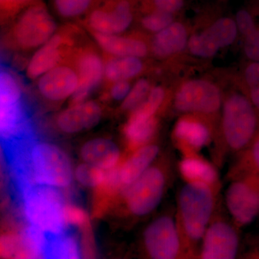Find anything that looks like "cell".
I'll return each mask as SVG.
<instances>
[{"label":"cell","mask_w":259,"mask_h":259,"mask_svg":"<svg viewBox=\"0 0 259 259\" xmlns=\"http://www.w3.org/2000/svg\"><path fill=\"white\" fill-rule=\"evenodd\" d=\"M218 187L186 182L177 196V218L182 236L191 243L202 241L215 215Z\"/></svg>","instance_id":"obj_1"},{"label":"cell","mask_w":259,"mask_h":259,"mask_svg":"<svg viewBox=\"0 0 259 259\" xmlns=\"http://www.w3.org/2000/svg\"><path fill=\"white\" fill-rule=\"evenodd\" d=\"M221 132L227 151L240 154L259 131V112L245 92H233L223 99Z\"/></svg>","instance_id":"obj_2"},{"label":"cell","mask_w":259,"mask_h":259,"mask_svg":"<svg viewBox=\"0 0 259 259\" xmlns=\"http://www.w3.org/2000/svg\"><path fill=\"white\" fill-rule=\"evenodd\" d=\"M27 168L33 185H46L62 189L69 187L74 178L71 159L64 150L50 143L37 141L29 143L26 151Z\"/></svg>","instance_id":"obj_3"},{"label":"cell","mask_w":259,"mask_h":259,"mask_svg":"<svg viewBox=\"0 0 259 259\" xmlns=\"http://www.w3.org/2000/svg\"><path fill=\"white\" fill-rule=\"evenodd\" d=\"M60 189L46 185H33L20 197L29 225L46 234H59L66 231L65 210L67 202Z\"/></svg>","instance_id":"obj_4"},{"label":"cell","mask_w":259,"mask_h":259,"mask_svg":"<svg viewBox=\"0 0 259 259\" xmlns=\"http://www.w3.org/2000/svg\"><path fill=\"white\" fill-rule=\"evenodd\" d=\"M0 132L2 142L33 135L23 87L15 73L5 67L0 71Z\"/></svg>","instance_id":"obj_5"},{"label":"cell","mask_w":259,"mask_h":259,"mask_svg":"<svg viewBox=\"0 0 259 259\" xmlns=\"http://www.w3.org/2000/svg\"><path fill=\"white\" fill-rule=\"evenodd\" d=\"M57 30V24L42 3L32 5L20 15L11 28L7 41L20 51L38 49L49 41Z\"/></svg>","instance_id":"obj_6"},{"label":"cell","mask_w":259,"mask_h":259,"mask_svg":"<svg viewBox=\"0 0 259 259\" xmlns=\"http://www.w3.org/2000/svg\"><path fill=\"white\" fill-rule=\"evenodd\" d=\"M168 185L164 167L152 165L122 193L124 204L130 214L144 217L161 203Z\"/></svg>","instance_id":"obj_7"},{"label":"cell","mask_w":259,"mask_h":259,"mask_svg":"<svg viewBox=\"0 0 259 259\" xmlns=\"http://www.w3.org/2000/svg\"><path fill=\"white\" fill-rule=\"evenodd\" d=\"M223 99L216 83L207 79H191L177 90L174 105L181 113L210 117L222 108Z\"/></svg>","instance_id":"obj_8"},{"label":"cell","mask_w":259,"mask_h":259,"mask_svg":"<svg viewBox=\"0 0 259 259\" xmlns=\"http://www.w3.org/2000/svg\"><path fill=\"white\" fill-rule=\"evenodd\" d=\"M182 233L177 214H162L146 227L143 235L149 259H178L182 250Z\"/></svg>","instance_id":"obj_9"},{"label":"cell","mask_w":259,"mask_h":259,"mask_svg":"<svg viewBox=\"0 0 259 259\" xmlns=\"http://www.w3.org/2000/svg\"><path fill=\"white\" fill-rule=\"evenodd\" d=\"M225 200L236 226L250 225L259 216V178L244 176L232 179Z\"/></svg>","instance_id":"obj_10"},{"label":"cell","mask_w":259,"mask_h":259,"mask_svg":"<svg viewBox=\"0 0 259 259\" xmlns=\"http://www.w3.org/2000/svg\"><path fill=\"white\" fill-rule=\"evenodd\" d=\"M79 76V86L70 98V105L88 100V97L105 77V60L93 48H76L71 56Z\"/></svg>","instance_id":"obj_11"},{"label":"cell","mask_w":259,"mask_h":259,"mask_svg":"<svg viewBox=\"0 0 259 259\" xmlns=\"http://www.w3.org/2000/svg\"><path fill=\"white\" fill-rule=\"evenodd\" d=\"M234 223L215 215L202 239L200 259H236L239 236Z\"/></svg>","instance_id":"obj_12"},{"label":"cell","mask_w":259,"mask_h":259,"mask_svg":"<svg viewBox=\"0 0 259 259\" xmlns=\"http://www.w3.org/2000/svg\"><path fill=\"white\" fill-rule=\"evenodd\" d=\"M75 49L74 38L69 33L56 32L30 58L25 69L26 77L35 81L48 71L64 63L71 57Z\"/></svg>","instance_id":"obj_13"},{"label":"cell","mask_w":259,"mask_h":259,"mask_svg":"<svg viewBox=\"0 0 259 259\" xmlns=\"http://www.w3.org/2000/svg\"><path fill=\"white\" fill-rule=\"evenodd\" d=\"M47 235L28 225L18 232H5L0 237L2 259H37L42 256Z\"/></svg>","instance_id":"obj_14"},{"label":"cell","mask_w":259,"mask_h":259,"mask_svg":"<svg viewBox=\"0 0 259 259\" xmlns=\"http://www.w3.org/2000/svg\"><path fill=\"white\" fill-rule=\"evenodd\" d=\"M36 81L37 92L51 102H61L71 98L79 83L74 66L65 62L42 75Z\"/></svg>","instance_id":"obj_15"},{"label":"cell","mask_w":259,"mask_h":259,"mask_svg":"<svg viewBox=\"0 0 259 259\" xmlns=\"http://www.w3.org/2000/svg\"><path fill=\"white\" fill-rule=\"evenodd\" d=\"M133 20L131 5L126 0H121L112 8L94 10L88 24L92 33L121 35L130 28Z\"/></svg>","instance_id":"obj_16"},{"label":"cell","mask_w":259,"mask_h":259,"mask_svg":"<svg viewBox=\"0 0 259 259\" xmlns=\"http://www.w3.org/2000/svg\"><path fill=\"white\" fill-rule=\"evenodd\" d=\"M101 105L95 100H87L76 105H69L56 118V125L61 132L78 134L95 127L101 120Z\"/></svg>","instance_id":"obj_17"},{"label":"cell","mask_w":259,"mask_h":259,"mask_svg":"<svg viewBox=\"0 0 259 259\" xmlns=\"http://www.w3.org/2000/svg\"><path fill=\"white\" fill-rule=\"evenodd\" d=\"M174 137L186 155L194 154L205 147L212 138L211 127L195 115H187L177 121Z\"/></svg>","instance_id":"obj_18"},{"label":"cell","mask_w":259,"mask_h":259,"mask_svg":"<svg viewBox=\"0 0 259 259\" xmlns=\"http://www.w3.org/2000/svg\"><path fill=\"white\" fill-rule=\"evenodd\" d=\"M159 151L158 145H145L132 151L128 158L116 167L117 177L123 192L152 166Z\"/></svg>","instance_id":"obj_19"},{"label":"cell","mask_w":259,"mask_h":259,"mask_svg":"<svg viewBox=\"0 0 259 259\" xmlns=\"http://www.w3.org/2000/svg\"><path fill=\"white\" fill-rule=\"evenodd\" d=\"M93 34L101 50L112 57H136L142 59L148 55L150 47L141 37L122 35Z\"/></svg>","instance_id":"obj_20"},{"label":"cell","mask_w":259,"mask_h":259,"mask_svg":"<svg viewBox=\"0 0 259 259\" xmlns=\"http://www.w3.org/2000/svg\"><path fill=\"white\" fill-rule=\"evenodd\" d=\"M80 156L84 163L110 171L120 164L121 152L112 140L97 138L83 144L80 149Z\"/></svg>","instance_id":"obj_21"},{"label":"cell","mask_w":259,"mask_h":259,"mask_svg":"<svg viewBox=\"0 0 259 259\" xmlns=\"http://www.w3.org/2000/svg\"><path fill=\"white\" fill-rule=\"evenodd\" d=\"M190 37L185 25L175 21L154 34L150 44V51L159 59L176 55L187 48Z\"/></svg>","instance_id":"obj_22"},{"label":"cell","mask_w":259,"mask_h":259,"mask_svg":"<svg viewBox=\"0 0 259 259\" xmlns=\"http://www.w3.org/2000/svg\"><path fill=\"white\" fill-rule=\"evenodd\" d=\"M179 170L186 182H200L218 187L219 186L215 168L195 153L184 156L179 164Z\"/></svg>","instance_id":"obj_23"},{"label":"cell","mask_w":259,"mask_h":259,"mask_svg":"<svg viewBox=\"0 0 259 259\" xmlns=\"http://www.w3.org/2000/svg\"><path fill=\"white\" fill-rule=\"evenodd\" d=\"M158 127V121L156 117L142 118L130 115L122 133L131 151L150 144Z\"/></svg>","instance_id":"obj_24"},{"label":"cell","mask_w":259,"mask_h":259,"mask_svg":"<svg viewBox=\"0 0 259 259\" xmlns=\"http://www.w3.org/2000/svg\"><path fill=\"white\" fill-rule=\"evenodd\" d=\"M142 59L136 57H112L109 56L105 60L104 80L109 85L137 77L144 70Z\"/></svg>","instance_id":"obj_25"},{"label":"cell","mask_w":259,"mask_h":259,"mask_svg":"<svg viewBox=\"0 0 259 259\" xmlns=\"http://www.w3.org/2000/svg\"><path fill=\"white\" fill-rule=\"evenodd\" d=\"M46 235L44 259H82L77 240L71 233L65 231L59 234Z\"/></svg>","instance_id":"obj_26"},{"label":"cell","mask_w":259,"mask_h":259,"mask_svg":"<svg viewBox=\"0 0 259 259\" xmlns=\"http://www.w3.org/2000/svg\"><path fill=\"white\" fill-rule=\"evenodd\" d=\"M231 175L232 179L244 176L259 178V131L249 146L238 154Z\"/></svg>","instance_id":"obj_27"},{"label":"cell","mask_w":259,"mask_h":259,"mask_svg":"<svg viewBox=\"0 0 259 259\" xmlns=\"http://www.w3.org/2000/svg\"><path fill=\"white\" fill-rule=\"evenodd\" d=\"M204 32L220 50L232 45L236 40L238 34L234 19L228 17L218 19Z\"/></svg>","instance_id":"obj_28"},{"label":"cell","mask_w":259,"mask_h":259,"mask_svg":"<svg viewBox=\"0 0 259 259\" xmlns=\"http://www.w3.org/2000/svg\"><path fill=\"white\" fill-rule=\"evenodd\" d=\"M107 171L83 162L75 168L74 178L83 187L97 190L105 182Z\"/></svg>","instance_id":"obj_29"},{"label":"cell","mask_w":259,"mask_h":259,"mask_svg":"<svg viewBox=\"0 0 259 259\" xmlns=\"http://www.w3.org/2000/svg\"><path fill=\"white\" fill-rule=\"evenodd\" d=\"M166 92L164 89L161 86L153 87L144 103L141 104L136 110L131 112L130 115L142 118L156 117L158 110L164 102Z\"/></svg>","instance_id":"obj_30"},{"label":"cell","mask_w":259,"mask_h":259,"mask_svg":"<svg viewBox=\"0 0 259 259\" xmlns=\"http://www.w3.org/2000/svg\"><path fill=\"white\" fill-rule=\"evenodd\" d=\"M151 83L147 79H140L135 83L125 100L122 102L120 109L122 112H131L144 103L151 90Z\"/></svg>","instance_id":"obj_31"},{"label":"cell","mask_w":259,"mask_h":259,"mask_svg":"<svg viewBox=\"0 0 259 259\" xmlns=\"http://www.w3.org/2000/svg\"><path fill=\"white\" fill-rule=\"evenodd\" d=\"M187 49L192 55L196 57L208 59L219 52L220 49L203 31L191 35Z\"/></svg>","instance_id":"obj_32"},{"label":"cell","mask_w":259,"mask_h":259,"mask_svg":"<svg viewBox=\"0 0 259 259\" xmlns=\"http://www.w3.org/2000/svg\"><path fill=\"white\" fill-rule=\"evenodd\" d=\"M93 0H54L58 14L64 18H74L83 14Z\"/></svg>","instance_id":"obj_33"},{"label":"cell","mask_w":259,"mask_h":259,"mask_svg":"<svg viewBox=\"0 0 259 259\" xmlns=\"http://www.w3.org/2000/svg\"><path fill=\"white\" fill-rule=\"evenodd\" d=\"M175 22L173 14L154 10L145 15L141 20V25L145 30L153 34L161 31Z\"/></svg>","instance_id":"obj_34"},{"label":"cell","mask_w":259,"mask_h":259,"mask_svg":"<svg viewBox=\"0 0 259 259\" xmlns=\"http://www.w3.org/2000/svg\"><path fill=\"white\" fill-rule=\"evenodd\" d=\"M235 22L236 23L238 32L243 37H246L255 31L258 28V22L254 15L248 10H240L236 13Z\"/></svg>","instance_id":"obj_35"},{"label":"cell","mask_w":259,"mask_h":259,"mask_svg":"<svg viewBox=\"0 0 259 259\" xmlns=\"http://www.w3.org/2000/svg\"><path fill=\"white\" fill-rule=\"evenodd\" d=\"M243 53L249 61H259V23L255 31L245 37Z\"/></svg>","instance_id":"obj_36"},{"label":"cell","mask_w":259,"mask_h":259,"mask_svg":"<svg viewBox=\"0 0 259 259\" xmlns=\"http://www.w3.org/2000/svg\"><path fill=\"white\" fill-rule=\"evenodd\" d=\"M65 219L67 226L81 227L88 222V214L82 209L69 204L65 210Z\"/></svg>","instance_id":"obj_37"},{"label":"cell","mask_w":259,"mask_h":259,"mask_svg":"<svg viewBox=\"0 0 259 259\" xmlns=\"http://www.w3.org/2000/svg\"><path fill=\"white\" fill-rule=\"evenodd\" d=\"M132 87L128 80L116 81L109 86L107 97L112 101L122 102L128 95Z\"/></svg>","instance_id":"obj_38"},{"label":"cell","mask_w":259,"mask_h":259,"mask_svg":"<svg viewBox=\"0 0 259 259\" xmlns=\"http://www.w3.org/2000/svg\"><path fill=\"white\" fill-rule=\"evenodd\" d=\"M245 90L259 85V61H249L242 74Z\"/></svg>","instance_id":"obj_39"},{"label":"cell","mask_w":259,"mask_h":259,"mask_svg":"<svg viewBox=\"0 0 259 259\" xmlns=\"http://www.w3.org/2000/svg\"><path fill=\"white\" fill-rule=\"evenodd\" d=\"M184 0H153L155 10L175 14L184 7Z\"/></svg>","instance_id":"obj_40"},{"label":"cell","mask_w":259,"mask_h":259,"mask_svg":"<svg viewBox=\"0 0 259 259\" xmlns=\"http://www.w3.org/2000/svg\"><path fill=\"white\" fill-rule=\"evenodd\" d=\"M245 91L252 105L259 112V85L246 89Z\"/></svg>","instance_id":"obj_41"},{"label":"cell","mask_w":259,"mask_h":259,"mask_svg":"<svg viewBox=\"0 0 259 259\" xmlns=\"http://www.w3.org/2000/svg\"><path fill=\"white\" fill-rule=\"evenodd\" d=\"M26 1L28 0H1L2 5H3L4 8H13Z\"/></svg>","instance_id":"obj_42"},{"label":"cell","mask_w":259,"mask_h":259,"mask_svg":"<svg viewBox=\"0 0 259 259\" xmlns=\"http://www.w3.org/2000/svg\"><path fill=\"white\" fill-rule=\"evenodd\" d=\"M37 259H44V256H40V258H37Z\"/></svg>","instance_id":"obj_43"}]
</instances>
